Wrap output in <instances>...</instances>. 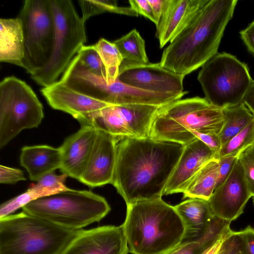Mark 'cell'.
I'll return each mask as SVG.
<instances>
[{"mask_svg":"<svg viewBox=\"0 0 254 254\" xmlns=\"http://www.w3.org/2000/svg\"><path fill=\"white\" fill-rule=\"evenodd\" d=\"M184 148L180 144L150 137L118 139L111 184L127 206L161 198Z\"/></svg>","mask_w":254,"mask_h":254,"instance_id":"cell-1","label":"cell"},{"mask_svg":"<svg viewBox=\"0 0 254 254\" xmlns=\"http://www.w3.org/2000/svg\"><path fill=\"white\" fill-rule=\"evenodd\" d=\"M237 2L204 0L190 21L164 49L160 65L185 76L202 67L218 53Z\"/></svg>","mask_w":254,"mask_h":254,"instance_id":"cell-2","label":"cell"},{"mask_svg":"<svg viewBox=\"0 0 254 254\" xmlns=\"http://www.w3.org/2000/svg\"><path fill=\"white\" fill-rule=\"evenodd\" d=\"M127 206L122 225L131 254H166L183 241L184 223L174 206L162 198Z\"/></svg>","mask_w":254,"mask_h":254,"instance_id":"cell-3","label":"cell"},{"mask_svg":"<svg viewBox=\"0 0 254 254\" xmlns=\"http://www.w3.org/2000/svg\"><path fill=\"white\" fill-rule=\"evenodd\" d=\"M223 122L222 109L205 98L180 99L159 109L149 137L185 145L196 139L195 132L219 134Z\"/></svg>","mask_w":254,"mask_h":254,"instance_id":"cell-4","label":"cell"},{"mask_svg":"<svg viewBox=\"0 0 254 254\" xmlns=\"http://www.w3.org/2000/svg\"><path fill=\"white\" fill-rule=\"evenodd\" d=\"M76 231L23 211L0 218V254H61Z\"/></svg>","mask_w":254,"mask_h":254,"instance_id":"cell-5","label":"cell"},{"mask_svg":"<svg viewBox=\"0 0 254 254\" xmlns=\"http://www.w3.org/2000/svg\"><path fill=\"white\" fill-rule=\"evenodd\" d=\"M22 211L74 231L99 222L111 210L106 199L90 190L70 189L34 200Z\"/></svg>","mask_w":254,"mask_h":254,"instance_id":"cell-6","label":"cell"},{"mask_svg":"<svg viewBox=\"0 0 254 254\" xmlns=\"http://www.w3.org/2000/svg\"><path fill=\"white\" fill-rule=\"evenodd\" d=\"M55 36L51 57L42 69L31 75L43 87L58 81L73 57L86 41L84 23L70 0H50Z\"/></svg>","mask_w":254,"mask_h":254,"instance_id":"cell-7","label":"cell"},{"mask_svg":"<svg viewBox=\"0 0 254 254\" xmlns=\"http://www.w3.org/2000/svg\"><path fill=\"white\" fill-rule=\"evenodd\" d=\"M205 98L221 109L243 103L254 80L248 65L228 53H217L198 73Z\"/></svg>","mask_w":254,"mask_h":254,"instance_id":"cell-8","label":"cell"},{"mask_svg":"<svg viewBox=\"0 0 254 254\" xmlns=\"http://www.w3.org/2000/svg\"><path fill=\"white\" fill-rule=\"evenodd\" d=\"M44 116L42 103L24 81L11 76L0 81V149L22 130L37 127Z\"/></svg>","mask_w":254,"mask_h":254,"instance_id":"cell-9","label":"cell"},{"mask_svg":"<svg viewBox=\"0 0 254 254\" xmlns=\"http://www.w3.org/2000/svg\"><path fill=\"white\" fill-rule=\"evenodd\" d=\"M24 41L22 67L30 75L49 62L53 50L55 25L50 0H25L17 16Z\"/></svg>","mask_w":254,"mask_h":254,"instance_id":"cell-10","label":"cell"},{"mask_svg":"<svg viewBox=\"0 0 254 254\" xmlns=\"http://www.w3.org/2000/svg\"><path fill=\"white\" fill-rule=\"evenodd\" d=\"M161 107L147 104L112 105L99 112L95 126L117 140L149 137L153 121Z\"/></svg>","mask_w":254,"mask_h":254,"instance_id":"cell-11","label":"cell"},{"mask_svg":"<svg viewBox=\"0 0 254 254\" xmlns=\"http://www.w3.org/2000/svg\"><path fill=\"white\" fill-rule=\"evenodd\" d=\"M185 76L162 67L159 63L121 64L118 79L132 87L150 92L172 94L184 93Z\"/></svg>","mask_w":254,"mask_h":254,"instance_id":"cell-12","label":"cell"},{"mask_svg":"<svg viewBox=\"0 0 254 254\" xmlns=\"http://www.w3.org/2000/svg\"><path fill=\"white\" fill-rule=\"evenodd\" d=\"M41 92L53 109L69 114L81 126L95 125L99 112L110 104L80 93L59 80Z\"/></svg>","mask_w":254,"mask_h":254,"instance_id":"cell-13","label":"cell"},{"mask_svg":"<svg viewBox=\"0 0 254 254\" xmlns=\"http://www.w3.org/2000/svg\"><path fill=\"white\" fill-rule=\"evenodd\" d=\"M252 197L238 159L230 175L216 188L208 200L213 216L231 222L244 212Z\"/></svg>","mask_w":254,"mask_h":254,"instance_id":"cell-14","label":"cell"},{"mask_svg":"<svg viewBox=\"0 0 254 254\" xmlns=\"http://www.w3.org/2000/svg\"><path fill=\"white\" fill-rule=\"evenodd\" d=\"M123 225H107L76 231L61 254H127Z\"/></svg>","mask_w":254,"mask_h":254,"instance_id":"cell-15","label":"cell"},{"mask_svg":"<svg viewBox=\"0 0 254 254\" xmlns=\"http://www.w3.org/2000/svg\"><path fill=\"white\" fill-rule=\"evenodd\" d=\"M96 127V137L90 156L78 180L91 188L111 183L117 157V138Z\"/></svg>","mask_w":254,"mask_h":254,"instance_id":"cell-16","label":"cell"},{"mask_svg":"<svg viewBox=\"0 0 254 254\" xmlns=\"http://www.w3.org/2000/svg\"><path fill=\"white\" fill-rule=\"evenodd\" d=\"M217 159L216 153L198 138L184 148L165 188L163 195L183 193L196 173L207 163Z\"/></svg>","mask_w":254,"mask_h":254,"instance_id":"cell-17","label":"cell"},{"mask_svg":"<svg viewBox=\"0 0 254 254\" xmlns=\"http://www.w3.org/2000/svg\"><path fill=\"white\" fill-rule=\"evenodd\" d=\"M96 134L95 125L84 126L65 138L59 147L61 156L60 169L63 174L80 179L90 156Z\"/></svg>","mask_w":254,"mask_h":254,"instance_id":"cell-18","label":"cell"},{"mask_svg":"<svg viewBox=\"0 0 254 254\" xmlns=\"http://www.w3.org/2000/svg\"><path fill=\"white\" fill-rule=\"evenodd\" d=\"M204 0H169L156 26V36L162 48L190 21Z\"/></svg>","mask_w":254,"mask_h":254,"instance_id":"cell-19","label":"cell"},{"mask_svg":"<svg viewBox=\"0 0 254 254\" xmlns=\"http://www.w3.org/2000/svg\"><path fill=\"white\" fill-rule=\"evenodd\" d=\"M20 163L28 172L30 179L37 182L44 175L60 169L61 151L59 148L47 145L25 146L21 149Z\"/></svg>","mask_w":254,"mask_h":254,"instance_id":"cell-20","label":"cell"},{"mask_svg":"<svg viewBox=\"0 0 254 254\" xmlns=\"http://www.w3.org/2000/svg\"><path fill=\"white\" fill-rule=\"evenodd\" d=\"M174 207L185 228L182 242L193 240L201 236L214 217L208 200L200 198H188Z\"/></svg>","mask_w":254,"mask_h":254,"instance_id":"cell-21","label":"cell"},{"mask_svg":"<svg viewBox=\"0 0 254 254\" xmlns=\"http://www.w3.org/2000/svg\"><path fill=\"white\" fill-rule=\"evenodd\" d=\"M24 41L21 20L0 19V61L22 67Z\"/></svg>","mask_w":254,"mask_h":254,"instance_id":"cell-22","label":"cell"},{"mask_svg":"<svg viewBox=\"0 0 254 254\" xmlns=\"http://www.w3.org/2000/svg\"><path fill=\"white\" fill-rule=\"evenodd\" d=\"M219 165L214 159L205 164L192 177L183 192V199L198 198L208 200L217 182Z\"/></svg>","mask_w":254,"mask_h":254,"instance_id":"cell-23","label":"cell"},{"mask_svg":"<svg viewBox=\"0 0 254 254\" xmlns=\"http://www.w3.org/2000/svg\"><path fill=\"white\" fill-rule=\"evenodd\" d=\"M222 111L224 122L219 136L223 145L243 130L254 115L243 103L222 109Z\"/></svg>","mask_w":254,"mask_h":254,"instance_id":"cell-24","label":"cell"},{"mask_svg":"<svg viewBox=\"0 0 254 254\" xmlns=\"http://www.w3.org/2000/svg\"><path fill=\"white\" fill-rule=\"evenodd\" d=\"M113 43L122 56V64L135 65L149 63L145 41L136 29H132Z\"/></svg>","mask_w":254,"mask_h":254,"instance_id":"cell-25","label":"cell"},{"mask_svg":"<svg viewBox=\"0 0 254 254\" xmlns=\"http://www.w3.org/2000/svg\"><path fill=\"white\" fill-rule=\"evenodd\" d=\"M231 222L215 217L205 232L197 239L182 242L166 254H202L217 239L223 229Z\"/></svg>","mask_w":254,"mask_h":254,"instance_id":"cell-26","label":"cell"},{"mask_svg":"<svg viewBox=\"0 0 254 254\" xmlns=\"http://www.w3.org/2000/svg\"><path fill=\"white\" fill-rule=\"evenodd\" d=\"M93 45L105 67L107 82H114L118 79L120 68L123 61L118 48L113 42L104 38H100Z\"/></svg>","mask_w":254,"mask_h":254,"instance_id":"cell-27","label":"cell"},{"mask_svg":"<svg viewBox=\"0 0 254 254\" xmlns=\"http://www.w3.org/2000/svg\"><path fill=\"white\" fill-rule=\"evenodd\" d=\"M78 2L82 12L81 18L84 22L91 16L106 12L132 16L138 15L130 7L119 6L115 0H80Z\"/></svg>","mask_w":254,"mask_h":254,"instance_id":"cell-28","label":"cell"},{"mask_svg":"<svg viewBox=\"0 0 254 254\" xmlns=\"http://www.w3.org/2000/svg\"><path fill=\"white\" fill-rule=\"evenodd\" d=\"M68 176L64 174L57 175L54 172L42 177L35 184L31 185L28 189L35 199L53 195L70 189L65 185Z\"/></svg>","mask_w":254,"mask_h":254,"instance_id":"cell-29","label":"cell"},{"mask_svg":"<svg viewBox=\"0 0 254 254\" xmlns=\"http://www.w3.org/2000/svg\"><path fill=\"white\" fill-rule=\"evenodd\" d=\"M254 144V118L240 132L222 145L217 160L225 156L237 157L241 152Z\"/></svg>","mask_w":254,"mask_h":254,"instance_id":"cell-30","label":"cell"},{"mask_svg":"<svg viewBox=\"0 0 254 254\" xmlns=\"http://www.w3.org/2000/svg\"><path fill=\"white\" fill-rule=\"evenodd\" d=\"M76 55L80 63L86 68L106 80L105 67L94 45H84Z\"/></svg>","mask_w":254,"mask_h":254,"instance_id":"cell-31","label":"cell"},{"mask_svg":"<svg viewBox=\"0 0 254 254\" xmlns=\"http://www.w3.org/2000/svg\"><path fill=\"white\" fill-rule=\"evenodd\" d=\"M252 197L254 196V144L251 145L237 156Z\"/></svg>","mask_w":254,"mask_h":254,"instance_id":"cell-32","label":"cell"},{"mask_svg":"<svg viewBox=\"0 0 254 254\" xmlns=\"http://www.w3.org/2000/svg\"><path fill=\"white\" fill-rule=\"evenodd\" d=\"M34 200H35L34 196L27 190L20 194L3 202L0 206V218L12 214L19 208H22Z\"/></svg>","mask_w":254,"mask_h":254,"instance_id":"cell-33","label":"cell"},{"mask_svg":"<svg viewBox=\"0 0 254 254\" xmlns=\"http://www.w3.org/2000/svg\"><path fill=\"white\" fill-rule=\"evenodd\" d=\"M217 254H247L238 231H232Z\"/></svg>","mask_w":254,"mask_h":254,"instance_id":"cell-34","label":"cell"},{"mask_svg":"<svg viewBox=\"0 0 254 254\" xmlns=\"http://www.w3.org/2000/svg\"><path fill=\"white\" fill-rule=\"evenodd\" d=\"M23 172L18 169L0 166V183L14 184L21 181H25Z\"/></svg>","mask_w":254,"mask_h":254,"instance_id":"cell-35","label":"cell"},{"mask_svg":"<svg viewBox=\"0 0 254 254\" xmlns=\"http://www.w3.org/2000/svg\"><path fill=\"white\" fill-rule=\"evenodd\" d=\"M237 160V157L233 156H225L218 160L219 165V176L215 189L228 177Z\"/></svg>","mask_w":254,"mask_h":254,"instance_id":"cell-36","label":"cell"},{"mask_svg":"<svg viewBox=\"0 0 254 254\" xmlns=\"http://www.w3.org/2000/svg\"><path fill=\"white\" fill-rule=\"evenodd\" d=\"M130 7L138 14H140L152 21L157 26L158 22L148 0H129Z\"/></svg>","mask_w":254,"mask_h":254,"instance_id":"cell-37","label":"cell"},{"mask_svg":"<svg viewBox=\"0 0 254 254\" xmlns=\"http://www.w3.org/2000/svg\"><path fill=\"white\" fill-rule=\"evenodd\" d=\"M194 136L195 138H198L202 141L210 149L214 151L217 156L218 155L222 146L219 134L195 132Z\"/></svg>","mask_w":254,"mask_h":254,"instance_id":"cell-38","label":"cell"},{"mask_svg":"<svg viewBox=\"0 0 254 254\" xmlns=\"http://www.w3.org/2000/svg\"><path fill=\"white\" fill-rule=\"evenodd\" d=\"M238 232L247 254H254V228L248 226Z\"/></svg>","mask_w":254,"mask_h":254,"instance_id":"cell-39","label":"cell"},{"mask_svg":"<svg viewBox=\"0 0 254 254\" xmlns=\"http://www.w3.org/2000/svg\"><path fill=\"white\" fill-rule=\"evenodd\" d=\"M240 34L248 51L254 56V20L241 30Z\"/></svg>","mask_w":254,"mask_h":254,"instance_id":"cell-40","label":"cell"},{"mask_svg":"<svg viewBox=\"0 0 254 254\" xmlns=\"http://www.w3.org/2000/svg\"><path fill=\"white\" fill-rule=\"evenodd\" d=\"M230 224L227 225L222 230L217 239L202 254H217L224 240L232 232Z\"/></svg>","mask_w":254,"mask_h":254,"instance_id":"cell-41","label":"cell"},{"mask_svg":"<svg viewBox=\"0 0 254 254\" xmlns=\"http://www.w3.org/2000/svg\"><path fill=\"white\" fill-rule=\"evenodd\" d=\"M148 1L159 23L162 14L167 6L169 0H148Z\"/></svg>","mask_w":254,"mask_h":254,"instance_id":"cell-42","label":"cell"},{"mask_svg":"<svg viewBox=\"0 0 254 254\" xmlns=\"http://www.w3.org/2000/svg\"><path fill=\"white\" fill-rule=\"evenodd\" d=\"M243 103L254 115V80L244 96Z\"/></svg>","mask_w":254,"mask_h":254,"instance_id":"cell-43","label":"cell"},{"mask_svg":"<svg viewBox=\"0 0 254 254\" xmlns=\"http://www.w3.org/2000/svg\"><path fill=\"white\" fill-rule=\"evenodd\" d=\"M252 197H253V203H254V196H253Z\"/></svg>","mask_w":254,"mask_h":254,"instance_id":"cell-44","label":"cell"},{"mask_svg":"<svg viewBox=\"0 0 254 254\" xmlns=\"http://www.w3.org/2000/svg\"></svg>","mask_w":254,"mask_h":254,"instance_id":"cell-45","label":"cell"}]
</instances>
